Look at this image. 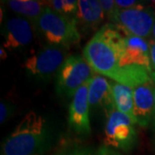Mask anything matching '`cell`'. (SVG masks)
<instances>
[{"instance_id": "obj_26", "label": "cell", "mask_w": 155, "mask_h": 155, "mask_svg": "<svg viewBox=\"0 0 155 155\" xmlns=\"http://www.w3.org/2000/svg\"><path fill=\"white\" fill-rule=\"evenodd\" d=\"M152 3H153V5H155V1H152Z\"/></svg>"}, {"instance_id": "obj_2", "label": "cell", "mask_w": 155, "mask_h": 155, "mask_svg": "<svg viewBox=\"0 0 155 155\" xmlns=\"http://www.w3.org/2000/svg\"><path fill=\"white\" fill-rule=\"evenodd\" d=\"M52 143V134L47 120L35 111H29L6 137L1 155H41Z\"/></svg>"}, {"instance_id": "obj_21", "label": "cell", "mask_w": 155, "mask_h": 155, "mask_svg": "<svg viewBox=\"0 0 155 155\" xmlns=\"http://www.w3.org/2000/svg\"><path fill=\"white\" fill-rule=\"evenodd\" d=\"M98 151L100 152L101 155H121V153H119L117 151L112 149L110 147H108L106 146L100 147Z\"/></svg>"}, {"instance_id": "obj_7", "label": "cell", "mask_w": 155, "mask_h": 155, "mask_svg": "<svg viewBox=\"0 0 155 155\" xmlns=\"http://www.w3.org/2000/svg\"><path fill=\"white\" fill-rule=\"evenodd\" d=\"M68 48L47 45L26 59L23 67L28 75L40 79L49 78L62 67L67 60Z\"/></svg>"}, {"instance_id": "obj_9", "label": "cell", "mask_w": 155, "mask_h": 155, "mask_svg": "<svg viewBox=\"0 0 155 155\" xmlns=\"http://www.w3.org/2000/svg\"><path fill=\"white\" fill-rule=\"evenodd\" d=\"M32 26L28 19L19 16L8 19L3 28V48L11 51L28 46L34 39Z\"/></svg>"}, {"instance_id": "obj_12", "label": "cell", "mask_w": 155, "mask_h": 155, "mask_svg": "<svg viewBox=\"0 0 155 155\" xmlns=\"http://www.w3.org/2000/svg\"><path fill=\"white\" fill-rule=\"evenodd\" d=\"M75 18L78 24L84 28H95L103 22L104 13L97 0H79L78 1V11Z\"/></svg>"}, {"instance_id": "obj_16", "label": "cell", "mask_w": 155, "mask_h": 155, "mask_svg": "<svg viewBox=\"0 0 155 155\" xmlns=\"http://www.w3.org/2000/svg\"><path fill=\"white\" fill-rule=\"evenodd\" d=\"M14 113V107L5 101H1L0 104V123L6 122Z\"/></svg>"}, {"instance_id": "obj_10", "label": "cell", "mask_w": 155, "mask_h": 155, "mask_svg": "<svg viewBox=\"0 0 155 155\" xmlns=\"http://www.w3.org/2000/svg\"><path fill=\"white\" fill-rule=\"evenodd\" d=\"M154 89L153 81L133 88L134 115L136 124L148 127L153 123L154 114Z\"/></svg>"}, {"instance_id": "obj_8", "label": "cell", "mask_w": 155, "mask_h": 155, "mask_svg": "<svg viewBox=\"0 0 155 155\" xmlns=\"http://www.w3.org/2000/svg\"><path fill=\"white\" fill-rule=\"evenodd\" d=\"M89 82L78 89L72 97L68 115L70 127L74 132L84 135H88L91 131L90 122L91 107L88 99Z\"/></svg>"}, {"instance_id": "obj_19", "label": "cell", "mask_w": 155, "mask_h": 155, "mask_svg": "<svg viewBox=\"0 0 155 155\" xmlns=\"http://www.w3.org/2000/svg\"><path fill=\"white\" fill-rule=\"evenodd\" d=\"M150 48V61H151V70H152V80L155 84V40L150 39L149 41Z\"/></svg>"}, {"instance_id": "obj_3", "label": "cell", "mask_w": 155, "mask_h": 155, "mask_svg": "<svg viewBox=\"0 0 155 155\" xmlns=\"http://www.w3.org/2000/svg\"><path fill=\"white\" fill-rule=\"evenodd\" d=\"M75 17L59 14L47 7L34 27L48 45L69 48L80 40V33Z\"/></svg>"}, {"instance_id": "obj_15", "label": "cell", "mask_w": 155, "mask_h": 155, "mask_svg": "<svg viewBox=\"0 0 155 155\" xmlns=\"http://www.w3.org/2000/svg\"><path fill=\"white\" fill-rule=\"evenodd\" d=\"M47 6L59 14L72 17L76 16L78 11V1L76 0H52L47 2Z\"/></svg>"}, {"instance_id": "obj_25", "label": "cell", "mask_w": 155, "mask_h": 155, "mask_svg": "<svg viewBox=\"0 0 155 155\" xmlns=\"http://www.w3.org/2000/svg\"><path fill=\"white\" fill-rule=\"evenodd\" d=\"M96 155H101V153H100V152L99 151H97V153H96Z\"/></svg>"}, {"instance_id": "obj_4", "label": "cell", "mask_w": 155, "mask_h": 155, "mask_svg": "<svg viewBox=\"0 0 155 155\" xmlns=\"http://www.w3.org/2000/svg\"><path fill=\"white\" fill-rule=\"evenodd\" d=\"M93 69L83 56H68L56 78V92L61 96L73 97L79 88L94 76Z\"/></svg>"}, {"instance_id": "obj_13", "label": "cell", "mask_w": 155, "mask_h": 155, "mask_svg": "<svg viewBox=\"0 0 155 155\" xmlns=\"http://www.w3.org/2000/svg\"><path fill=\"white\" fill-rule=\"evenodd\" d=\"M6 3L11 11L18 14L19 17L28 19L33 26L48 7L47 2L34 0H10Z\"/></svg>"}, {"instance_id": "obj_22", "label": "cell", "mask_w": 155, "mask_h": 155, "mask_svg": "<svg viewBox=\"0 0 155 155\" xmlns=\"http://www.w3.org/2000/svg\"><path fill=\"white\" fill-rule=\"evenodd\" d=\"M0 54H1V59L4 60L6 58V52L5 48H3V47L1 48V50H0Z\"/></svg>"}, {"instance_id": "obj_17", "label": "cell", "mask_w": 155, "mask_h": 155, "mask_svg": "<svg viewBox=\"0 0 155 155\" xmlns=\"http://www.w3.org/2000/svg\"><path fill=\"white\" fill-rule=\"evenodd\" d=\"M100 5L104 13V17H107L110 20L111 17L115 15L117 11L115 0H101Z\"/></svg>"}, {"instance_id": "obj_18", "label": "cell", "mask_w": 155, "mask_h": 155, "mask_svg": "<svg viewBox=\"0 0 155 155\" xmlns=\"http://www.w3.org/2000/svg\"><path fill=\"white\" fill-rule=\"evenodd\" d=\"M56 155H96V153H94V152L89 147H79L62 152Z\"/></svg>"}, {"instance_id": "obj_1", "label": "cell", "mask_w": 155, "mask_h": 155, "mask_svg": "<svg viewBox=\"0 0 155 155\" xmlns=\"http://www.w3.org/2000/svg\"><path fill=\"white\" fill-rule=\"evenodd\" d=\"M125 45V34L113 23L105 24L85 45L83 57L95 73L122 84L120 56Z\"/></svg>"}, {"instance_id": "obj_6", "label": "cell", "mask_w": 155, "mask_h": 155, "mask_svg": "<svg viewBox=\"0 0 155 155\" xmlns=\"http://www.w3.org/2000/svg\"><path fill=\"white\" fill-rule=\"evenodd\" d=\"M134 122L117 110L107 116L104 128V145L108 147L128 152L137 142V133Z\"/></svg>"}, {"instance_id": "obj_20", "label": "cell", "mask_w": 155, "mask_h": 155, "mask_svg": "<svg viewBox=\"0 0 155 155\" xmlns=\"http://www.w3.org/2000/svg\"><path fill=\"white\" fill-rule=\"evenodd\" d=\"M116 7L118 10H127L132 9L139 5H140V2L135 0H115Z\"/></svg>"}, {"instance_id": "obj_11", "label": "cell", "mask_w": 155, "mask_h": 155, "mask_svg": "<svg viewBox=\"0 0 155 155\" xmlns=\"http://www.w3.org/2000/svg\"><path fill=\"white\" fill-rule=\"evenodd\" d=\"M88 99L91 109L102 110L105 112L106 116L116 110L110 80L95 73L89 82Z\"/></svg>"}, {"instance_id": "obj_24", "label": "cell", "mask_w": 155, "mask_h": 155, "mask_svg": "<svg viewBox=\"0 0 155 155\" xmlns=\"http://www.w3.org/2000/svg\"><path fill=\"white\" fill-rule=\"evenodd\" d=\"M150 39L155 40V23H154V26H153V32H152V35H151V38Z\"/></svg>"}, {"instance_id": "obj_14", "label": "cell", "mask_w": 155, "mask_h": 155, "mask_svg": "<svg viewBox=\"0 0 155 155\" xmlns=\"http://www.w3.org/2000/svg\"><path fill=\"white\" fill-rule=\"evenodd\" d=\"M110 84L116 109L126 116H129L136 124L135 117L134 115L133 88L113 80H110Z\"/></svg>"}, {"instance_id": "obj_5", "label": "cell", "mask_w": 155, "mask_h": 155, "mask_svg": "<svg viewBox=\"0 0 155 155\" xmlns=\"http://www.w3.org/2000/svg\"><path fill=\"white\" fill-rule=\"evenodd\" d=\"M110 21L125 35L146 40L152 35L155 23V10L141 4L132 9H117Z\"/></svg>"}, {"instance_id": "obj_23", "label": "cell", "mask_w": 155, "mask_h": 155, "mask_svg": "<svg viewBox=\"0 0 155 155\" xmlns=\"http://www.w3.org/2000/svg\"><path fill=\"white\" fill-rule=\"evenodd\" d=\"M154 100H155V89H154ZM153 127L155 128V103H154V114H153Z\"/></svg>"}]
</instances>
